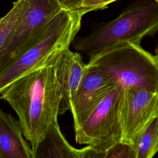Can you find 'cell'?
<instances>
[{
    "label": "cell",
    "instance_id": "obj_1",
    "mask_svg": "<svg viewBox=\"0 0 158 158\" xmlns=\"http://www.w3.org/2000/svg\"><path fill=\"white\" fill-rule=\"evenodd\" d=\"M57 53L0 89L1 98L17 114L31 148L57 121L59 114L62 91L55 66Z\"/></svg>",
    "mask_w": 158,
    "mask_h": 158
},
{
    "label": "cell",
    "instance_id": "obj_2",
    "mask_svg": "<svg viewBox=\"0 0 158 158\" xmlns=\"http://www.w3.org/2000/svg\"><path fill=\"white\" fill-rule=\"evenodd\" d=\"M157 31L158 2L137 0L117 18L94 25L89 34L75 39L73 48L90 57L124 42L140 44Z\"/></svg>",
    "mask_w": 158,
    "mask_h": 158
},
{
    "label": "cell",
    "instance_id": "obj_3",
    "mask_svg": "<svg viewBox=\"0 0 158 158\" xmlns=\"http://www.w3.org/2000/svg\"><path fill=\"white\" fill-rule=\"evenodd\" d=\"M82 17L73 10L62 9L58 12L31 46L0 70V89L69 48L80 30Z\"/></svg>",
    "mask_w": 158,
    "mask_h": 158
},
{
    "label": "cell",
    "instance_id": "obj_4",
    "mask_svg": "<svg viewBox=\"0 0 158 158\" xmlns=\"http://www.w3.org/2000/svg\"><path fill=\"white\" fill-rule=\"evenodd\" d=\"M88 64L111 75L125 89L158 93V62L140 44L124 42L91 56Z\"/></svg>",
    "mask_w": 158,
    "mask_h": 158
},
{
    "label": "cell",
    "instance_id": "obj_5",
    "mask_svg": "<svg viewBox=\"0 0 158 158\" xmlns=\"http://www.w3.org/2000/svg\"><path fill=\"white\" fill-rule=\"evenodd\" d=\"M125 88L118 83L78 126L75 141L101 151L122 142L120 108Z\"/></svg>",
    "mask_w": 158,
    "mask_h": 158
},
{
    "label": "cell",
    "instance_id": "obj_6",
    "mask_svg": "<svg viewBox=\"0 0 158 158\" xmlns=\"http://www.w3.org/2000/svg\"><path fill=\"white\" fill-rule=\"evenodd\" d=\"M63 8L59 0H24V9L15 35L0 57V70L36 41L47 24Z\"/></svg>",
    "mask_w": 158,
    "mask_h": 158
},
{
    "label": "cell",
    "instance_id": "obj_7",
    "mask_svg": "<svg viewBox=\"0 0 158 158\" xmlns=\"http://www.w3.org/2000/svg\"><path fill=\"white\" fill-rule=\"evenodd\" d=\"M158 116V93L139 88L125 89L120 108L122 142L133 145L138 134Z\"/></svg>",
    "mask_w": 158,
    "mask_h": 158
},
{
    "label": "cell",
    "instance_id": "obj_8",
    "mask_svg": "<svg viewBox=\"0 0 158 158\" xmlns=\"http://www.w3.org/2000/svg\"><path fill=\"white\" fill-rule=\"evenodd\" d=\"M117 84L109 73L88 63L82 80L70 102L74 127L80 125Z\"/></svg>",
    "mask_w": 158,
    "mask_h": 158
},
{
    "label": "cell",
    "instance_id": "obj_9",
    "mask_svg": "<svg viewBox=\"0 0 158 158\" xmlns=\"http://www.w3.org/2000/svg\"><path fill=\"white\" fill-rule=\"evenodd\" d=\"M86 64L81 55L69 48L59 51L55 58V66L62 91L59 114L70 109V102L75 94L83 77Z\"/></svg>",
    "mask_w": 158,
    "mask_h": 158
},
{
    "label": "cell",
    "instance_id": "obj_10",
    "mask_svg": "<svg viewBox=\"0 0 158 158\" xmlns=\"http://www.w3.org/2000/svg\"><path fill=\"white\" fill-rule=\"evenodd\" d=\"M21 125L10 114L0 110V158H33L23 138Z\"/></svg>",
    "mask_w": 158,
    "mask_h": 158
},
{
    "label": "cell",
    "instance_id": "obj_11",
    "mask_svg": "<svg viewBox=\"0 0 158 158\" xmlns=\"http://www.w3.org/2000/svg\"><path fill=\"white\" fill-rule=\"evenodd\" d=\"M33 158H80V149L69 144L55 122L32 148Z\"/></svg>",
    "mask_w": 158,
    "mask_h": 158
},
{
    "label": "cell",
    "instance_id": "obj_12",
    "mask_svg": "<svg viewBox=\"0 0 158 158\" xmlns=\"http://www.w3.org/2000/svg\"><path fill=\"white\" fill-rule=\"evenodd\" d=\"M23 9L24 0H17L0 20V57L5 54L15 35Z\"/></svg>",
    "mask_w": 158,
    "mask_h": 158
},
{
    "label": "cell",
    "instance_id": "obj_13",
    "mask_svg": "<svg viewBox=\"0 0 158 158\" xmlns=\"http://www.w3.org/2000/svg\"><path fill=\"white\" fill-rule=\"evenodd\" d=\"M136 158H152L158 152V116L136 136L133 144Z\"/></svg>",
    "mask_w": 158,
    "mask_h": 158
},
{
    "label": "cell",
    "instance_id": "obj_14",
    "mask_svg": "<svg viewBox=\"0 0 158 158\" xmlns=\"http://www.w3.org/2000/svg\"><path fill=\"white\" fill-rule=\"evenodd\" d=\"M105 158H136L133 146L120 143L106 151Z\"/></svg>",
    "mask_w": 158,
    "mask_h": 158
},
{
    "label": "cell",
    "instance_id": "obj_15",
    "mask_svg": "<svg viewBox=\"0 0 158 158\" xmlns=\"http://www.w3.org/2000/svg\"><path fill=\"white\" fill-rule=\"evenodd\" d=\"M117 0H83L73 10L83 16L86 13L99 9H103Z\"/></svg>",
    "mask_w": 158,
    "mask_h": 158
},
{
    "label": "cell",
    "instance_id": "obj_16",
    "mask_svg": "<svg viewBox=\"0 0 158 158\" xmlns=\"http://www.w3.org/2000/svg\"><path fill=\"white\" fill-rule=\"evenodd\" d=\"M106 153L87 146L80 149V158H105Z\"/></svg>",
    "mask_w": 158,
    "mask_h": 158
},
{
    "label": "cell",
    "instance_id": "obj_17",
    "mask_svg": "<svg viewBox=\"0 0 158 158\" xmlns=\"http://www.w3.org/2000/svg\"><path fill=\"white\" fill-rule=\"evenodd\" d=\"M83 0H65L62 4L64 9L73 10L77 7Z\"/></svg>",
    "mask_w": 158,
    "mask_h": 158
},
{
    "label": "cell",
    "instance_id": "obj_18",
    "mask_svg": "<svg viewBox=\"0 0 158 158\" xmlns=\"http://www.w3.org/2000/svg\"><path fill=\"white\" fill-rule=\"evenodd\" d=\"M156 57L157 58V62H158V44H157V46L156 48Z\"/></svg>",
    "mask_w": 158,
    "mask_h": 158
},
{
    "label": "cell",
    "instance_id": "obj_19",
    "mask_svg": "<svg viewBox=\"0 0 158 158\" xmlns=\"http://www.w3.org/2000/svg\"><path fill=\"white\" fill-rule=\"evenodd\" d=\"M59 2L62 4H62L64 2V1H65V0H59Z\"/></svg>",
    "mask_w": 158,
    "mask_h": 158
},
{
    "label": "cell",
    "instance_id": "obj_20",
    "mask_svg": "<svg viewBox=\"0 0 158 158\" xmlns=\"http://www.w3.org/2000/svg\"><path fill=\"white\" fill-rule=\"evenodd\" d=\"M156 1H157V2H158V0H156Z\"/></svg>",
    "mask_w": 158,
    "mask_h": 158
}]
</instances>
